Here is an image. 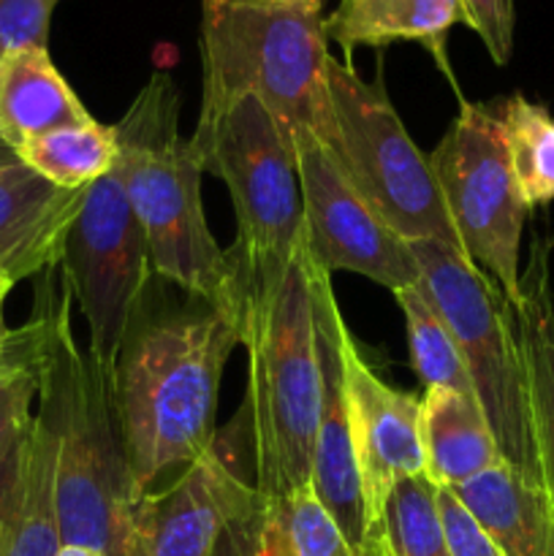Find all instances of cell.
Returning <instances> with one entry per match:
<instances>
[{"label": "cell", "mask_w": 554, "mask_h": 556, "mask_svg": "<svg viewBox=\"0 0 554 556\" xmlns=\"http://www.w3.org/2000/svg\"><path fill=\"white\" fill-rule=\"evenodd\" d=\"M438 510L440 519H443L451 556H503L500 548L492 543V538L473 519L470 510L454 497V492L438 489Z\"/></svg>", "instance_id": "f546056e"}, {"label": "cell", "mask_w": 554, "mask_h": 556, "mask_svg": "<svg viewBox=\"0 0 554 556\" xmlns=\"http://www.w3.org/2000/svg\"><path fill=\"white\" fill-rule=\"evenodd\" d=\"M58 269V266H54ZM43 271L36 302L47 315L38 410L58 434V516L63 546L119 556L144 492L130 476L112 375L79 351L71 331V291Z\"/></svg>", "instance_id": "7a4b0ae2"}, {"label": "cell", "mask_w": 554, "mask_h": 556, "mask_svg": "<svg viewBox=\"0 0 554 556\" xmlns=\"http://www.w3.org/2000/svg\"><path fill=\"white\" fill-rule=\"evenodd\" d=\"M206 174L223 179L237 215V244L228 250L237 307L272 296L302 248L304 204L297 152L255 96L199 114L196 134Z\"/></svg>", "instance_id": "8992f818"}, {"label": "cell", "mask_w": 554, "mask_h": 556, "mask_svg": "<svg viewBox=\"0 0 554 556\" xmlns=\"http://www.w3.org/2000/svg\"><path fill=\"white\" fill-rule=\"evenodd\" d=\"M261 505L253 476L239 465V451L215 438L201 459L161 494L147 492L134 514V530L147 556H212L228 525Z\"/></svg>", "instance_id": "4fadbf2b"}, {"label": "cell", "mask_w": 554, "mask_h": 556, "mask_svg": "<svg viewBox=\"0 0 554 556\" xmlns=\"http://www.w3.org/2000/svg\"><path fill=\"white\" fill-rule=\"evenodd\" d=\"M90 119L47 49L5 54L0 65V136L14 152L27 139Z\"/></svg>", "instance_id": "ffe728a7"}, {"label": "cell", "mask_w": 554, "mask_h": 556, "mask_svg": "<svg viewBox=\"0 0 554 556\" xmlns=\"http://www.w3.org/2000/svg\"><path fill=\"white\" fill-rule=\"evenodd\" d=\"M58 556H103V554L92 552V548H85V546H63L58 552Z\"/></svg>", "instance_id": "836d02e7"}, {"label": "cell", "mask_w": 554, "mask_h": 556, "mask_svg": "<svg viewBox=\"0 0 554 556\" xmlns=\"http://www.w3.org/2000/svg\"><path fill=\"white\" fill-rule=\"evenodd\" d=\"M411 250L421 271L418 286L456 340L500 456L521 481L541 489L525 367L511 326L508 299L498 282L451 244L421 239L411 242Z\"/></svg>", "instance_id": "52a82bcc"}, {"label": "cell", "mask_w": 554, "mask_h": 556, "mask_svg": "<svg viewBox=\"0 0 554 556\" xmlns=\"http://www.w3.org/2000/svg\"><path fill=\"white\" fill-rule=\"evenodd\" d=\"M11 163H20V155L14 152V147L5 144L3 136H0V168L11 166Z\"/></svg>", "instance_id": "d6a6232c"}, {"label": "cell", "mask_w": 554, "mask_h": 556, "mask_svg": "<svg viewBox=\"0 0 554 556\" xmlns=\"http://www.w3.org/2000/svg\"><path fill=\"white\" fill-rule=\"evenodd\" d=\"M378 556H451L438 489L427 478H405L391 489L378 525Z\"/></svg>", "instance_id": "d4e9b609"}, {"label": "cell", "mask_w": 554, "mask_h": 556, "mask_svg": "<svg viewBox=\"0 0 554 556\" xmlns=\"http://www.w3.org/2000/svg\"><path fill=\"white\" fill-rule=\"evenodd\" d=\"M511 174L527 210L554 201V114L521 92L498 103Z\"/></svg>", "instance_id": "603a6c76"}, {"label": "cell", "mask_w": 554, "mask_h": 556, "mask_svg": "<svg viewBox=\"0 0 554 556\" xmlns=\"http://www.w3.org/2000/svg\"><path fill=\"white\" fill-rule=\"evenodd\" d=\"M212 556H269L264 546V535H261V505L253 514L228 525Z\"/></svg>", "instance_id": "4dcf8cb0"}, {"label": "cell", "mask_w": 554, "mask_h": 556, "mask_svg": "<svg viewBox=\"0 0 554 556\" xmlns=\"http://www.w3.org/2000/svg\"><path fill=\"white\" fill-rule=\"evenodd\" d=\"M58 434L41 410L0 462V556H58Z\"/></svg>", "instance_id": "9a60e30c"}, {"label": "cell", "mask_w": 554, "mask_h": 556, "mask_svg": "<svg viewBox=\"0 0 554 556\" xmlns=\"http://www.w3.org/2000/svg\"><path fill=\"white\" fill-rule=\"evenodd\" d=\"M272 3H291V5H310V9L324 11L329 0H272Z\"/></svg>", "instance_id": "e575fe53"}, {"label": "cell", "mask_w": 554, "mask_h": 556, "mask_svg": "<svg viewBox=\"0 0 554 556\" xmlns=\"http://www.w3.org/2000/svg\"><path fill=\"white\" fill-rule=\"evenodd\" d=\"M348 418L362 472L364 497L378 535L391 489L405 478H424L421 400L386 383L358 351L348 326L340 334Z\"/></svg>", "instance_id": "5bb4252c"}, {"label": "cell", "mask_w": 554, "mask_h": 556, "mask_svg": "<svg viewBox=\"0 0 554 556\" xmlns=\"http://www.w3.org/2000/svg\"><path fill=\"white\" fill-rule=\"evenodd\" d=\"M117 174L144 231L155 277L226 313L239 329L237 286L228 253L215 242L201 206L204 163L179 136V92L155 71L119 123Z\"/></svg>", "instance_id": "3957f363"}, {"label": "cell", "mask_w": 554, "mask_h": 556, "mask_svg": "<svg viewBox=\"0 0 554 556\" xmlns=\"http://www.w3.org/2000/svg\"><path fill=\"white\" fill-rule=\"evenodd\" d=\"M424 478L435 489H454L505 465L476 394L424 389L421 396Z\"/></svg>", "instance_id": "d6986e66"}, {"label": "cell", "mask_w": 554, "mask_h": 556, "mask_svg": "<svg viewBox=\"0 0 554 556\" xmlns=\"http://www.w3.org/2000/svg\"><path fill=\"white\" fill-rule=\"evenodd\" d=\"M239 340L248 353V402L242 413L253 483L261 505H272L310 486L324 402L304 248H299L286 280L272 296L242 304Z\"/></svg>", "instance_id": "277c9868"}, {"label": "cell", "mask_w": 554, "mask_h": 556, "mask_svg": "<svg viewBox=\"0 0 554 556\" xmlns=\"http://www.w3.org/2000/svg\"><path fill=\"white\" fill-rule=\"evenodd\" d=\"M201 112L255 96L291 147L329 128L324 11L272 0H201Z\"/></svg>", "instance_id": "5b68a950"}, {"label": "cell", "mask_w": 554, "mask_h": 556, "mask_svg": "<svg viewBox=\"0 0 554 556\" xmlns=\"http://www.w3.org/2000/svg\"><path fill=\"white\" fill-rule=\"evenodd\" d=\"M261 535L269 556H353L310 486L261 505Z\"/></svg>", "instance_id": "4316f807"}, {"label": "cell", "mask_w": 554, "mask_h": 556, "mask_svg": "<svg viewBox=\"0 0 554 556\" xmlns=\"http://www.w3.org/2000/svg\"><path fill=\"white\" fill-rule=\"evenodd\" d=\"M462 253L508 302L519 296V248L530 215L511 174L494 103L462 98L459 114L429 155Z\"/></svg>", "instance_id": "9c48e42d"}, {"label": "cell", "mask_w": 554, "mask_h": 556, "mask_svg": "<svg viewBox=\"0 0 554 556\" xmlns=\"http://www.w3.org/2000/svg\"><path fill=\"white\" fill-rule=\"evenodd\" d=\"M60 0H0V43L5 52L47 49L49 22Z\"/></svg>", "instance_id": "83f0119b"}, {"label": "cell", "mask_w": 554, "mask_h": 556, "mask_svg": "<svg viewBox=\"0 0 554 556\" xmlns=\"http://www.w3.org/2000/svg\"><path fill=\"white\" fill-rule=\"evenodd\" d=\"M394 299L402 309V318H405L411 362L424 389L440 386V389L473 394L470 375L462 362L456 340L451 337L449 326L440 318L435 304L427 299V293L421 291V286L402 288L394 293Z\"/></svg>", "instance_id": "484cf974"}, {"label": "cell", "mask_w": 554, "mask_h": 556, "mask_svg": "<svg viewBox=\"0 0 554 556\" xmlns=\"http://www.w3.org/2000/svg\"><path fill=\"white\" fill-rule=\"evenodd\" d=\"M16 155L49 182L81 190L114 168L117 136H114V125L90 119L85 125H68V128L27 139L25 144L16 147Z\"/></svg>", "instance_id": "7402d4cb"}, {"label": "cell", "mask_w": 554, "mask_h": 556, "mask_svg": "<svg viewBox=\"0 0 554 556\" xmlns=\"http://www.w3.org/2000/svg\"><path fill=\"white\" fill-rule=\"evenodd\" d=\"M456 25H465L462 0H340L337 9L324 16L326 38L342 47L345 65H351L358 47L386 49L396 41H413L432 54L451 85L454 71L449 63V33ZM454 90L462 101L459 87L454 85Z\"/></svg>", "instance_id": "ac0fdd59"}, {"label": "cell", "mask_w": 554, "mask_h": 556, "mask_svg": "<svg viewBox=\"0 0 554 556\" xmlns=\"http://www.w3.org/2000/svg\"><path fill=\"white\" fill-rule=\"evenodd\" d=\"M503 556H554V514L541 489L521 481L508 465L454 489Z\"/></svg>", "instance_id": "44dd1931"}, {"label": "cell", "mask_w": 554, "mask_h": 556, "mask_svg": "<svg viewBox=\"0 0 554 556\" xmlns=\"http://www.w3.org/2000/svg\"><path fill=\"white\" fill-rule=\"evenodd\" d=\"M5 54H9V52H5V49H3V43H0V65H3V60H5Z\"/></svg>", "instance_id": "74e56055"}, {"label": "cell", "mask_w": 554, "mask_h": 556, "mask_svg": "<svg viewBox=\"0 0 554 556\" xmlns=\"http://www.w3.org/2000/svg\"><path fill=\"white\" fill-rule=\"evenodd\" d=\"M297 172L304 204V250L324 271H356L391 293L418 286L411 242L391 231L351 188L345 174L313 134L299 136Z\"/></svg>", "instance_id": "8fae6325"}, {"label": "cell", "mask_w": 554, "mask_h": 556, "mask_svg": "<svg viewBox=\"0 0 554 556\" xmlns=\"http://www.w3.org/2000/svg\"><path fill=\"white\" fill-rule=\"evenodd\" d=\"M85 188L49 182L25 163L0 168V269L16 282L60 266Z\"/></svg>", "instance_id": "2e32d148"}, {"label": "cell", "mask_w": 554, "mask_h": 556, "mask_svg": "<svg viewBox=\"0 0 554 556\" xmlns=\"http://www.w3.org/2000/svg\"><path fill=\"white\" fill-rule=\"evenodd\" d=\"M155 277L119 345L112 386L130 476L139 492L172 467H188L215 443L221 378L242 345L226 313Z\"/></svg>", "instance_id": "6da1fadb"}, {"label": "cell", "mask_w": 554, "mask_h": 556, "mask_svg": "<svg viewBox=\"0 0 554 556\" xmlns=\"http://www.w3.org/2000/svg\"><path fill=\"white\" fill-rule=\"evenodd\" d=\"M60 271L87 320V353L103 372L114 375L130 318L155 280L144 231L117 168L85 188Z\"/></svg>", "instance_id": "30bf717a"}, {"label": "cell", "mask_w": 554, "mask_h": 556, "mask_svg": "<svg viewBox=\"0 0 554 556\" xmlns=\"http://www.w3.org/2000/svg\"><path fill=\"white\" fill-rule=\"evenodd\" d=\"M9 326H5V320H3V309H0V351H3V345H5V340H9Z\"/></svg>", "instance_id": "8d00e7d4"}, {"label": "cell", "mask_w": 554, "mask_h": 556, "mask_svg": "<svg viewBox=\"0 0 554 556\" xmlns=\"http://www.w3.org/2000/svg\"><path fill=\"white\" fill-rule=\"evenodd\" d=\"M552 237H536L519 275V296L508 302L511 326L519 345L530 402L532 443H536L541 489L554 514V293Z\"/></svg>", "instance_id": "e0dca14e"}, {"label": "cell", "mask_w": 554, "mask_h": 556, "mask_svg": "<svg viewBox=\"0 0 554 556\" xmlns=\"http://www.w3.org/2000/svg\"><path fill=\"white\" fill-rule=\"evenodd\" d=\"M465 27L478 33L489 58L505 65L514 52V0H462Z\"/></svg>", "instance_id": "f1b7e54d"}, {"label": "cell", "mask_w": 554, "mask_h": 556, "mask_svg": "<svg viewBox=\"0 0 554 556\" xmlns=\"http://www.w3.org/2000/svg\"><path fill=\"white\" fill-rule=\"evenodd\" d=\"M11 288H14V280H11V277L0 269V309H3V302H5V296H9Z\"/></svg>", "instance_id": "d590c367"}, {"label": "cell", "mask_w": 554, "mask_h": 556, "mask_svg": "<svg viewBox=\"0 0 554 556\" xmlns=\"http://www.w3.org/2000/svg\"><path fill=\"white\" fill-rule=\"evenodd\" d=\"M326 87L329 128L320 144L351 188L405 242L435 239L462 253L429 157L407 136L380 81L369 85L353 65L329 58Z\"/></svg>", "instance_id": "ba28073f"}, {"label": "cell", "mask_w": 554, "mask_h": 556, "mask_svg": "<svg viewBox=\"0 0 554 556\" xmlns=\"http://www.w3.org/2000/svg\"><path fill=\"white\" fill-rule=\"evenodd\" d=\"M43 348H47V315L36 302L33 318L20 329H11L0 351V462L30 429L36 416L30 410L41 389Z\"/></svg>", "instance_id": "cb8c5ba5"}, {"label": "cell", "mask_w": 554, "mask_h": 556, "mask_svg": "<svg viewBox=\"0 0 554 556\" xmlns=\"http://www.w3.org/2000/svg\"><path fill=\"white\" fill-rule=\"evenodd\" d=\"M304 264H307L310 293H313L318 358L320 375H324V402H320V424L315 434L310 489L340 527L353 556H378V535H375L373 516L364 497L362 472H358L356 451H353L351 418H348L345 375H342L340 356V334L345 329V320L337 307L329 271L320 269L310 258L307 250H304Z\"/></svg>", "instance_id": "7c38bea8"}, {"label": "cell", "mask_w": 554, "mask_h": 556, "mask_svg": "<svg viewBox=\"0 0 554 556\" xmlns=\"http://www.w3.org/2000/svg\"><path fill=\"white\" fill-rule=\"evenodd\" d=\"M134 514H136V510H134ZM119 556H147V548H144V543H141L139 532L134 530V525H130L128 541H125V548H123V554H119Z\"/></svg>", "instance_id": "1f68e13d"}]
</instances>
